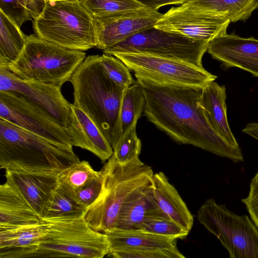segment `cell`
Listing matches in <instances>:
<instances>
[{"label": "cell", "instance_id": "obj_1", "mask_svg": "<svg viewBox=\"0 0 258 258\" xmlns=\"http://www.w3.org/2000/svg\"><path fill=\"white\" fill-rule=\"evenodd\" d=\"M137 81L146 98L145 116L174 141L234 162L244 161L240 147L229 144L210 125L201 103L202 89Z\"/></svg>", "mask_w": 258, "mask_h": 258}, {"label": "cell", "instance_id": "obj_2", "mask_svg": "<svg viewBox=\"0 0 258 258\" xmlns=\"http://www.w3.org/2000/svg\"><path fill=\"white\" fill-rule=\"evenodd\" d=\"M99 58L98 54L86 57L70 82L73 104L90 118L113 148L122 135L120 113L124 90L107 76Z\"/></svg>", "mask_w": 258, "mask_h": 258}, {"label": "cell", "instance_id": "obj_3", "mask_svg": "<svg viewBox=\"0 0 258 258\" xmlns=\"http://www.w3.org/2000/svg\"><path fill=\"white\" fill-rule=\"evenodd\" d=\"M47 219L49 229L39 242L21 249L0 250V258H102L107 255L109 243L106 234L92 228L84 214Z\"/></svg>", "mask_w": 258, "mask_h": 258}, {"label": "cell", "instance_id": "obj_4", "mask_svg": "<svg viewBox=\"0 0 258 258\" xmlns=\"http://www.w3.org/2000/svg\"><path fill=\"white\" fill-rule=\"evenodd\" d=\"M102 186L96 200L85 210L84 217L94 230L105 233L113 228L122 205L152 182L153 171L136 157L118 162L112 155L102 169Z\"/></svg>", "mask_w": 258, "mask_h": 258}, {"label": "cell", "instance_id": "obj_5", "mask_svg": "<svg viewBox=\"0 0 258 258\" xmlns=\"http://www.w3.org/2000/svg\"><path fill=\"white\" fill-rule=\"evenodd\" d=\"M80 159L73 147L56 144L0 118V167L61 171Z\"/></svg>", "mask_w": 258, "mask_h": 258}, {"label": "cell", "instance_id": "obj_6", "mask_svg": "<svg viewBox=\"0 0 258 258\" xmlns=\"http://www.w3.org/2000/svg\"><path fill=\"white\" fill-rule=\"evenodd\" d=\"M33 29L39 38L70 49L84 51L97 44L93 17L80 0L46 2Z\"/></svg>", "mask_w": 258, "mask_h": 258}, {"label": "cell", "instance_id": "obj_7", "mask_svg": "<svg viewBox=\"0 0 258 258\" xmlns=\"http://www.w3.org/2000/svg\"><path fill=\"white\" fill-rule=\"evenodd\" d=\"M86 57L83 51L64 48L31 35L26 36L23 51L8 69L22 80L61 87L70 82Z\"/></svg>", "mask_w": 258, "mask_h": 258}, {"label": "cell", "instance_id": "obj_8", "mask_svg": "<svg viewBox=\"0 0 258 258\" xmlns=\"http://www.w3.org/2000/svg\"><path fill=\"white\" fill-rule=\"evenodd\" d=\"M197 217L230 258H258V228L247 215H237L209 199L200 208Z\"/></svg>", "mask_w": 258, "mask_h": 258}, {"label": "cell", "instance_id": "obj_9", "mask_svg": "<svg viewBox=\"0 0 258 258\" xmlns=\"http://www.w3.org/2000/svg\"><path fill=\"white\" fill-rule=\"evenodd\" d=\"M140 78L153 83L203 89L217 77L203 67L174 58L141 52H114Z\"/></svg>", "mask_w": 258, "mask_h": 258}, {"label": "cell", "instance_id": "obj_10", "mask_svg": "<svg viewBox=\"0 0 258 258\" xmlns=\"http://www.w3.org/2000/svg\"><path fill=\"white\" fill-rule=\"evenodd\" d=\"M209 42L191 39L154 26L146 29L103 51L141 52L184 60L203 67L202 58Z\"/></svg>", "mask_w": 258, "mask_h": 258}, {"label": "cell", "instance_id": "obj_11", "mask_svg": "<svg viewBox=\"0 0 258 258\" xmlns=\"http://www.w3.org/2000/svg\"><path fill=\"white\" fill-rule=\"evenodd\" d=\"M0 118L51 142L73 147L67 128L44 108L15 92L0 91Z\"/></svg>", "mask_w": 258, "mask_h": 258}, {"label": "cell", "instance_id": "obj_12", "mask_svg": "<svg viewBox=\"0 0 258 258\" xmlns=\"http://www.w3.org/2000/svg\"><path fill=\"white\" fill-rule=\"evenodd\" d=\"M61 88L53 84L22 80L8 69L0 67V91H11L23 96L44 108L67 128L71 104L63 96Z\"/></svg>", "mask_w": 258, "mask_h": 258}, {"label": "cell", "instance_id": "obj_13", "mask_svg": "<svg viewBox=\"0 0 258 258\" xmlns=\"http://www.w3.org/2000/svg\"><path fill=\"white\" fill-rule=\"evenodd\" d=\"M158 11L141 10L111 17H93L97 44L104 51L126 39L154 26L162 17Z\"/></svg>", "mask_w": 258, "mask_h": 258}, {"label": "cell", "instance_id": "obj_14", "mask_svg": "<svg viewBox=\"0 0 258 258\" xmlns=\"http://www.w3.org/2000/svg\"><path fill=\"white\" fill-rule=\"evenodd\" d=\"M229 21L173 7L157 21L154 27L184 35L191 39L210 42L227 33Z\"/></svg>", "mask_w": 258, "mask_h": 258}, {"label": "cell", "instance_id": "obj_15", "mask_svg": "<svg viewBox=\"0 0 258 258\" xmlns=\"http://www.w3.org/2000/svg\"><path fill=\"white\" fill-rule=\"evenodd\" d=\"M207 51L225 69L238 68L258 77V39L226 33L211 41Z\"/></svg>", "mask_w": 258, "mask_h": 258}, {"label": "cell", "instance_id": "obj_16", "mask_svg": "<svg viewBox=\"0 0 258 258\" xmlns=\"http://www.w3.org/2000/svg\"><path fill=\"white\" fill-rule=\"evenodd\" d=\"M67 130L73 146L87 150L101 161L108 160L113 148L99 128L80 108L71 104V115Z\"/></svg>", "mask_w": 258, "mask_h": 258}, {"label": "cell", "instance_id": "obj_17", "mask_svg": "<svg viewBox=\"0 0 258 258\" xmlns=\"http://www.w3.org/2000/svg\"><path fill=\"white\" fill-rule=\"evenodd\" d=\"M59 172L5 170V176L19 189L42 217L51 192L57 185Z\"/></svg>", "mask_w": 258, "mask_h": 258}, {"label": "cell", "instance_id": "obj_18", "mask_svg": "<svg viewBox=\"0 0 258 258\" xmlns=\"http://www.w3.org/2000/svg\"><path fill=\"white\" fill-rule=\"evenodd\" d=\"M43 219L10 180L0 185V228L38 223Z\"/></svg>", "mask_w": 258, "mask_h": 258}, {"label": "cell", "instance_id": "obj_19", "mask_svg": "<svg viewBox=\"0 0 258 258\" xmlns=\"http://www.w3.org/2000/svg\"><path fill=\"white\" fill-rule=\"evenodd\" d=\"M152 188L155 203L160 211L189 232L194 223L193 216L163 172L153 174Z\"/></svg>", "mask_w": 258, "mask_h": 258}, {"label": "cell", "instance_id": "obj_20", "mask_svg": "<svg viewBox=\"0 0 258 258\" xmlns=\"http://www.w3.org/2000/svg\"><path fill=\"white\" fill-rule=\"evenodd\" d=\"M178 7L234 23L248 19L258 8V0H187Z\"/></svg>", "mask_w": 258, "mask_h": 258}, {"label": "cell", "instance_id": "obj_21", "mask_svg": "<svg viewBox=\"0 0 258 258\" xmlns=\"http://www.w3.org/2000/svg\"><path fill=\"white\" fill-rule=\"evenodd\" d=\"M226 88L213 81L202 90L201 103L212 128L231 145L239 148L227 117Z\"/></svg>", "mask_w": 258, "mask_h": 258}, {"label": "cell", "instance_id": "obj_22", "mask_svg": "<svg viewBox=\"0 0 258 258\" xmlns=\"http://www.w3.org/2000/svg\"><path fill=\"white\" fill-rule=\"evenodd\" d=\"M109 249L124 247L176 249L177 239L159 235L138 229L112 228L104 233Z\"/></svg>", "mask_w": 258, "mask_h": 258}, {"label": "cell", "instance_id": "obj_23", "mask_svg": "<svg viewBox=\"0 0 258 258\" xmlns=\"http://www.w3.org/2000/svg\"><path fill=\"white\" fill-rule=\"evenodd\" d=\"M159 211L160 210L155 203L151 183L132 196L122 205L114 228L137 229L147 216Z\"/></svg>", "mask_w": 258, "mask_h": 258}, {"label": "cell", "instance_id": "obj_24", "mask_svg": "<svg viewBox=\"0 0 258 258\" xmlns=\"http://www.w3.org/2000/svg\"><path fill=\"white\" fill-rule=\"evenodd\" d=\"M49 221L0 228V250H16L34 245L46 234Z\"/></svg>", "mask_w": 258, "mask_h": 258}, {"label": "cell", "instance_id": "obj_25", "mask_svg": "<svg viewBox=\"0 0 258 258\" xmlns=\"http://www.w3.org/2000/svg\"><path fill=\"white\" fill-rule=\"evenodd\" d=\"M26 36L0 11V67L8 69L19 57L25 46Z\"/></svg>", "mask_w": 258, "mask_h": 258}, {"label": "cell", "instance_id": "obj_26", "mask_svg": "<svg viewBox=\"0 0 258 258\" xmlns=\"http://www.w3.org/2000/svg\"><path fill=\"white\" fill-rule=\"evenodd\" d=\"M102 174V170L96 171L88 161L80 160L58 173V184L74 199L77 191Z\"/></svg>", "mask_w": 258, "mask_h": 258}, {"label": "cell", "instance_id": "obj_27", "mask_svg": "<svg viewBox=\"0 0 258 258\" xmlns=\"http://www.w3.org/2000/svg\"><path fill=\"white\" fill-rule=\"evenodd\" d=\"M146 98L143 89L137 81L126 88L122 97L120 120L123 133L137 122L144 112Z\"/></svg>", "mask_w": 258, "mask_h": 258}, {"label": "cell", "instance_id": "obj_28", "mask_svg": "<svg viewBox=\"0 0 258 258\" xmlns=\"http://www.w3.org/2000/svg\"><path fill=\"white\" fill-rule=\"evenodd\" d=\"M86 209L79 205L58 185L51 191L44 208L42 218L75 216L83 215Z\"/></svg>", "mask_w": 258, "mask_h": 258}, {"label": "cell", "instance_id": "obj_29", "mask_svg": "<svg viewBox=\"0 0 258 258\" xmlns=\"http://www.w3.org/2000/svg\"><path fill=\"white\" fill-rule=\"evenodd\" d=\"M45 3V0H0V11L20 27L39 16Z\"/></svg>", "mask_w": 258, "mask_h": 258}, {"label": "cell", "instance_id": "obj_30", "mask_svg": "<svg viewBox=\"0 0 258 258\" xmlns=\"http://www.w3.org/2000/svg\"><path fill=\"white\" fill-rule=\"evenodd\" d=\"M80 2L93 17H111L146 8L135 0H80Z\"/></svg>", "mask_w": 258, "mask_h": 258}, {"label": "cell", "instance_id": "obj_31", "mask_svg": "<svg viewBox=\"0 0 258 258\" xmlns=\"http://www.w3.org/2000/svg\"><path fill=\"white\" fill-rule=\"evenodd\" d=\"M137 229L177 239H183L189 233L161 211L147 216Z\"/></svg>", "mask_w": 258, "mask_h": 258}, {"label": "cell", "instance_id": "obj_32", "mask_svg": "<svg viewBox=\"0 0 258 258\" xmlns=\"http://www.w3.org/2000/svg\"><path fill=\"white\" fill-rule=\"evenodd\" d=\"M137 122L124 132L113 148L112 156L118 162L124 163L139 157L142 143L136 132Z\"/></svg>", "mask_w": 258, "mask_h": 258}, {"label": "cell", "instance_id": "obj_33", "mask_svg": "<svg viewBox=\"0 0 258 258\" xmlns=\"http://www.w3.org/2000/svg\"><path fill=\"white\" fill-rule=\"evenodd\" d=\"M99 60L107 76L122 90H125L134 83L131 70L117 57L104 53L100 55Z\"/></svg>", "mask_w": 258, "mask_h": 258}, {"label": "cell", "instance_id": "obj_34", "mask_svg": "<svg viewBox=\"0 0 258 258\" xmlns=\"http://www.w3.org/2000/svg\"><path fill=\"white\" fill-rule=\"evenodd\" d=\"M113 258H184L176 249L124 247L109 249L107 255Z\"/></svg>", "mask_w": 258, "mask_h": 258}, {"label": "cell", "instance_id": "obj_35", "mask_svg": "<svg viewBox=\"0 0 258 258\" xmlns=\"http://www.w3.org/2000/svg\"><path fill=\"white\" fill-rule=\"evenodd\" d=\"M102 178V174L77 192L74 199L79 205L86 209L96 200L101 189Z\"/></svg>", "mask_w": 258, "mask_h": 258}, {"label": "cell", "instance_id": "obj_36", "mask_svg": "<svg viewBox=\"0 0 258 258\" xmlns=\"http://www.w3.org/2000/svg\"><path fill=\"white\" fill-rule=\"evenodd\" d=\"M241 202L245 205L250 218L258 228V171L251 180L247 197Z\"/></svg>", "mask_w": 258, "mask_h": 258}, {"label": "cell", "instance_id": "obj_37", "mask_svg": "<svg viewBox=\"0 0 258 258\" xmlns=\"http://www.w3.org/2000/svg\"><path fill=\"white\" fill-rule=\"evenodd\" d=\"M144 7L155 11L161 7L170 5H181L187 0H135Z\"/></svg>", "mask_w": 258, "mask_h": 258}, {"label": "cell", "instance_id": "obj_38", "mask_svg": "<svg viewBox=\"0 0 258 258\" xmlns=\"http://www.w3.org/2000/svg\"><path fill=\"white\" fill-rule=\"evenodd\" d=\"M242 132L258 141V123L251 122L248 123L242 130Z\"/></svg>", "mask_w": 258, "mask_h": 258}, {"label": "cell", "instance_id": "obj_39", "mask_svg": "<svg viewBox=\"0 0 258 258\" xmlns=\"http://www.w3.org/2000/svg\"><path fill=\"white\" fill-rule=\"evenodd\" d=\"M46 2L49 1H74V0H45Z\"/></svg>", "mask_w": 258, "mask_h": 258}]
</instances>
